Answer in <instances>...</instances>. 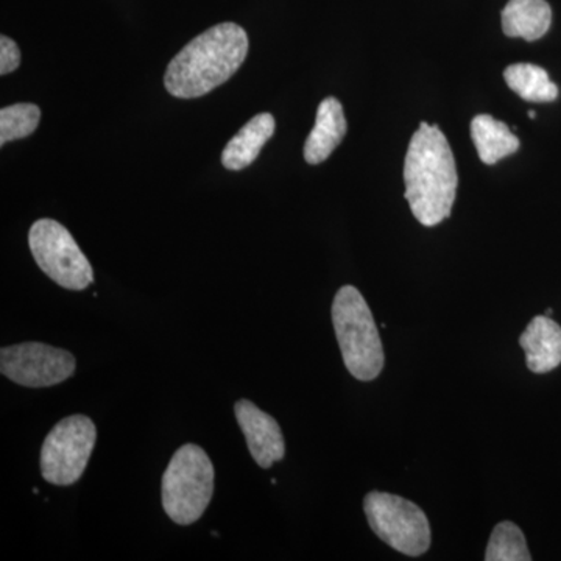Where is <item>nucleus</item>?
Here are the masks:
<instances>
[{
  "instance_id": "obj_17",
  "label": "nucleus",
  "mask_w": 561,
  "mask_h": 561,
  "mask_svg": "<svg viewBox=\"0 0 561 561\" xmlns=\"http://www.w3.org/2000/svg\"><path fill=\"white\" fill-rule=\"evenodd\" d=\"M39 121V106L33 103L5 106L0 111V146L33 135L38 128Z\"/></svg>"
},
{
  "instance_id": "obj_1",
  "label": "nucleus",
  "mask_w": 561,
  "mask_h": 561,
  "mask_svg": "<svg viewBox=\"0 0 561 561\" xmlns=\"http://www.w3.org/2000/svg\"><path fill=\"white\" fill-rule=\"evenodd\" d=\"M405 201L415 219L435 227L451 216L459 175L448 139L437 125L421 122L404 161Z\"/></svg>"
},
{
  "instance_id": "obj_15",
  "label": "nucleus",
  "mask_w": 561,
  "mask_h": 561,
  "mask_svg": "<svg viewBox=\"0 0 561 561\" xmlns=\"http://www.w3.org/2000/svg\"><path fill=\"white\" fill-rule=\"evenodd\" d=\"M508 88L527 102H553L559 98V87L549 79L548 70L529 62H518L504 70Z\"/></svg>"
},
{
  "instance_id": "obj_8",
  "label": "nucleus",
  "mask_w": 561,
  "mask_h": 561,
  "mask_svg": "<svg viewBox=\"0 0 561 561\" xmlns=\"http://www.w3.org/2000/svg\"><path fill=\"white\" fill-rule=\"evenodd\" d=\"M76 357L69 351L46 343L27 342L0 350L2 375L32 389L68 381L76 373Z\"/></svg>"
},
{
  "instance_id": "obj_6",
  "label": "nucleus",
  "mask_w": 561,
  "mask_h": 561,
  "mask_svg": "<svg viewBox=\"0 0 561 561\" xmlns=\"http://www.w3.org/2000/svg\"><path fill=\"white\" fill-rule=\"evenodd\" d=\"M28 245L41 271L58 286L84 290L94 283V271L72 234L57 220L41 219L32 225Z\"/></svg>"
},
{
  "instance_id": "obj_14",
  "label": "nucleus",
  "mask_w": 561,
  "mask_h": 561,
  "mask_svg": "<svg viewBox=\"0 0 561 561\" xmlns=\"http://www.w3.org/2000/svg\"><path fill=\"white\" fill-rule=\"evenodd\" d=\"M471 136L483 164L493 165L502 158L516 153L522 142L504 122L490 114H479L471 122Z\"/></svg>"
},
{
  "instance_id": "obj_7",
  "label": "nucleus",
  "mask_w": 561,
  "mask_h": 561,
  "mask_svg": "<svg viewBox=\"0 0 561 561\" xmlns=\"http://www.w3.org/2000/svg\"><path fill=\"white\" fill-rule=\"evenodd\" d=\"M98 430L90 416L61 420L47 435L41 449V474L54 485H72L87 470L94 451Z\"/></svg>"
},
{
  "instance_id": "obj_16",
  "label": "nucleus",
  "mask_w": 561,
  "mask_h": 561,
  "mask_svg": "<svg viewBox=\"0 0 561 561\" xmlns=\"http://www.w3.org/2000/svg\"><path fill=\"white\" fill-rule=\"evenodd\" d=\"M486 561H530L523 530L516 524L502 522L491 531L485 552Z\"/></svg>"
},
{
  "instance_id": "obj_9",
  "label": "nucleus",
  "mask_w": 561,
  "mask_h": 561,
  "mask_svg": "<svg viewBox=\"0 0 561 561\" xmlns=\"http://www.w3.org/2000/svg\"><path fill=\"white\" fill-rule=\"evenodd\" d=\"M234 413L251 457L261 468L267 470L275 461L284 459L286 445L278 421L249 400L236 402Z\"/></svg>"
},
{
  "instance_id": "obj_2",
  "label": "nucleus",
  "mask_w": 561,
  "mask_h": 561,
  "mask_svg": "<svg viewBox=\"0 0 561 561\" xmlns=\"http://www.w3.org/2000/svg\"><path fill=\"white\" fill-rule=\"evenodd\" d=\"M249 54V35L241 25L224 22L203 32L169 62L164 87L173 98L209 94L241 68Z\"/></svg>"
},
{
  "instance_id": "obj_3",
  "label": "nucleus",
  "mask_w": 561,
  "mask_h": 561,
  "mask_svg": "<svg viewBox=\"0 0 561 561\" xmlns=\"http://www.w3.org/2000/svg\"><path fill=\"white\" fill-rule=\"evenodd\" d=\"M332 323L343 362L359 381H373L381 375L383 350L378 327L359 290L343 286L332 302Z\"/></svg>"
},
{
  "instance_id": "obj_10",
  "label": "nucleus",
  "mask_w": 561,
  "mask_h": 561,
  "mask_svg": "<svg viewBox=\"0 0 561 561\" xmlns=\"http://www.w3.org/2000/svg\"><path fill=\"white\" fill-rule=\"evenodd\" d=\"M348 125L342 103L335 98L324 99L317 110L316 125L309 133L305 144V160L309 164L317 165L327 161L332 151L345 138Z\"/></svg>"
},
{
  "instance_id": "obj_5",
  "label": "nucleus",
  "mask_w": 561,
  "mask_h": 561,
  "mask_svg": "<svg viewBox=\"0 0 561 561\" xmlns=\"http://www.w3.org/2000/svg\"><path fill=\"white\" fill-rule=\"evenodd\" d=\"M364 508L373 531L394 551L419 557L430 549L431 526L419 505L397 494L371 491Z\"/></svg>"
},
{
  "instance_id": "obj_18",
  "label": "nucleus",
  "mask_w": 561,
  "mask_h": 561,
  "mask_svg": "<svg viewBox=\"0 0 561 561\" xmlns=\"http://www.w3.org/2000/svg\"><path fill=\"white\" fill-rule=\"evenodd\" d=\"M20 47L9 36H0V76L13 72V70L20 68Z\"/></svg>"
},
{
  "instance_id": "obj_13",
  "label": "nucleus",
  "mask_w": 561,
  "mask_h": 561,
  "mask_svg": "<svg viewBox=\"0 0 561 561\" xmlns=\"http://www.w3.org/2000/svg\"><path fill=\"white\" fill-rule=\"evenodd\" d=\"M501 20L505 35L531 43L551 28L552 10L546 0H508Z\"/></svg>"
},
{
  "instance_id": "obj_12",
  "label": "nucleus",
  "mask_w": 561,
  "mask_h": 561,
  "mask_svg": "<svg viewBox=\"0 0 561 561\" xmlns=\"http://www.w3.org/2000/svg\"><path fill=\"white\" fill-rule=\"evenodd\" d=\"M275 117L261 113L247 122L241 131L225 147L221 153V164L228 171H242L249 168L260 157L262 147L267 144L275 133Z\"/></svg>"
},
{
  "instance_id": "obj_20",
  "label": "nucleus",
  "mask_w": 561,
  "mask_h": 561,
  "mask_svg": "<svg viewBox=\"0 0 561 561\" xmlns=\"http://www.w3.org/2000/svg\"><path fill=\"white\" fill-rule=\"evenodd\" d=\"M546 316L551 317L552 316V309H548V311H546Z\"/></svg>"
},
{
  "instance_id": "obj_11",
  "label": "nucleus",
  "mask_w": 561,
  "mask_h": 561,
  "mask_svg": "<svg viewBox=\"0 0 561 561\" xmlns=\"http://www.w3.org/2000/svg\"><path fill=\"white\" fill-rule=\"evenodd\" d=\"M519 345L530 371L548 373L561 364V327L551 317H535L519 337Z\"/></svg>"
},
{
  "instance_id": "obj_4",
  "label": "nucleus",
  "mask_w": 561,
  "mask_h": 561,
  "mask_svg": "<svg viewBox=\"0 0 561 561\" xmlns=\"http://www.w3.org/2000/svg\"><path fill=\"white\" fill-rule=\"evenodd\" d=\"M214 467L208 454L194 443L173 454L161 482L162 507L180 526L202 518L214 494Z\"/></svg>"
},
{
  "instance_id": "obj_19",
  "label": "nucleus",
  "mask_w": 561,
  "mask_h": 561,
  "mask_svg": "<svg viewBox=\"0 0 561 561\" xmlns=\"http://www.w3.org/2000/svg\"><path fill=\"white\" fill-rule=\"evenodd\" d=\"M529 117L531 121L537 119V113H535V111H529Z\"/></svg>"
}]
</instances>
